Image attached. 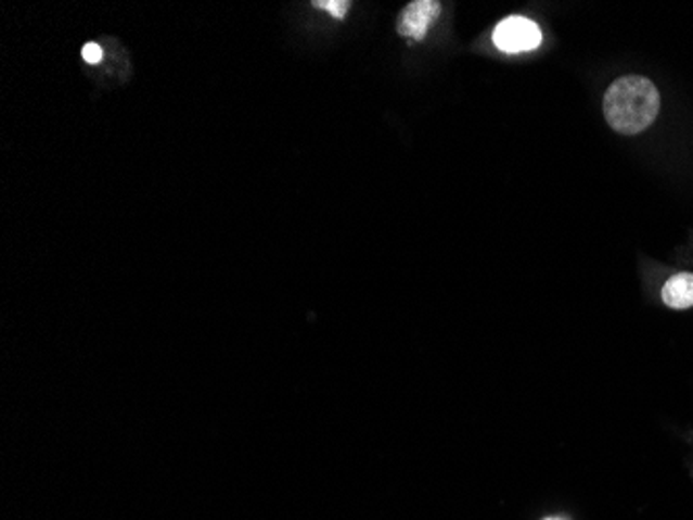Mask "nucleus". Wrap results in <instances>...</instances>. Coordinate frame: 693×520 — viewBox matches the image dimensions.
<instances>
[{
	"mask_svg": "<svg viewBox=\"0 0 693 520\" xmlns=\"http://www.w3.org/2000/svg\"><path fill=\"white\" fill-rule=\"evenodd\" d=\"M660 113V94L656 86L642 75L619 77L604 94V117L608 125L625 134H642Z\"/></svg>",
	"mask_w": 693,
	"mask_h": 520,
	"instance_id": "f257e3e1",
	"label": "nucleus"
},
{
	"mask_svg": "<svg viewBox=\"0 0 693 520\" xmlns=\"http://www.w3.org/2000/svg\"><path fill=\"white\" fill-rule=\"evenodd\" d=\"M492 42L501 52L517 54L538 49L542 45V31L531 20L513 15L495 27Z\"/></svg>",
	"mask_w": 693,
	"mask_h": 520,
	"instance_id": "f03ea898",
	"label": "nucleus"
},
{
	"mask_svg": "<svg viewBox=\"0 0 693 520\" xmlns=\"http://www.w3.org/2000/svg\"><path fill=\"white\" fill-rule=\"evenodd\" d=\"M438 15H440V2H436V0L409 2L399 17L397 29L401 36L420 42L426 38L428 29L436 22Z\"/></svg>",
	"mask_w": 693,
	"mask_h": 520,
	"instance_id": "7ed1b4c3",
	"label": "nucleus"
},
{
	"mask_svg": "<svg viewBox=\"0 0 693 520\" xmlns=\"http://www.w3.org/2000/svg\"><path fill=\"white\" fill-rule=\"evenodd\" d=\"M663 302L672 310L693 306V272H677L663 288Z\"/></svg>",
	"mask_w": 693,
	"mask_h": 520,
	"instance_id": "20e7f679",
	"label": "nucleus"
},
{
	"mask_svg": "<svg viewBox=\"0 0 693 520\" xmlns=\"http://www.w3.org/2000/svg\"><path fill=\"white\" fill-rule=\"evenodd\" d=\"M313 7L329 11L335 20H345L351 2H347V0H318V2H313Z\"/></svg>",
	"mask_w": 693,
	"mask_h": 520,
	"instance_id": "39448f33",
	"label": "nucleus"
},
{
	"mask_svg": "<svg viewBox=\"0 0 693 520\" xmlns=\"http://www.w3.org/2000/svg\"><path fill=\"white\" fill-rule=\"evenodd\" d=\"M81 56H84V61L86 63H90V65H97L102 61V49L98 47L97 42H88L84 50H81Z\"/></svg>",
	"mask_w": 693,
	"mask_h": 520,
	"instance_id": "423d86ee",
	"label": "nucleus"
},
{
	"mask_svg": "<svg viewBox=\"0 0 693 520\" xmlns=\"http://www.w3.org/2000/svg\"><path fill=\"white\" fill-rule=\"evenodd\" d=\"M549 520H561V519H549Z\"/></svg>",
	"mask_w": 693,
	"mask_h": 520,
	"instance_id": "0eeeda50",
	"label": "nucleus"
}]
</instances>
